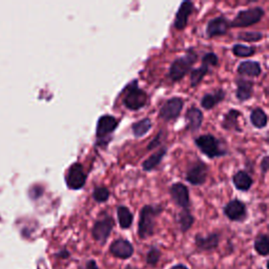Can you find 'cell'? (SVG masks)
<instances>
[{
    "label": "cell",
    "mask_w": 269,
    "mask_h": 269,
    "mask_svg": "<svg viewBox=\"0 0 269 269\" xmlns=\"http://www.w3.org/2000/svg\"><path fill=\"white\" fill-rule=\"evenodd\" d=\"M166 151H167V149L163 148L159 152H157L154 155H152L148 160H145L143 162V164H142L143 169L146 170V172H150V170H152L155 167H157L160 164V162L162 161L163 157L166 155Z\"/></svg>",
    "instance_id": "d4e9b609"
},
{
    "label": "cell",
    "mask_w": 269,
    "mask_h": 269,
    "mask_svg": "<svg viewBox=\"0 0 269 269\" xmlns=\"http://www.w3.org/2000/svg\"><path fill=\"white\" fill-rule=\"evenodd\" d=\"M264 16V10L260 7L241 11L229 23L234 28H247L258 23Z\"/></svg>",
    "instance_id": "5b68a950"
},
{
    "label": "cell",
    "mask_w": 269,
    "mask_h": 269,
    "mask_svg": "<svg viewBox=\"0 0 269 269\" xmlns=\"http://www.w3.org/2000/svg\"><path fill=\"white\" fill-rule=\"evenodd\" d=\"M254 82L246 79L237 80V97L241 101H246L253 96Z\"/></svg>",
    "instance_id": "d6986e66"
},
{
    "label": "cell",
    "mask_w": 269,
    "mask_h": 269,
    "mask_svg": "<svg viewBox=\"0 0 269 269\" xmlns=\"http://www.w3.org/2000/svg\"><path fill=\"white\" fill-rule=\"evenodd\" d=\"M263 37H264L263 34L262 33H258V32H244V33H240L238 35V39L244 40V41H248V42L259 41Z\"/></svg>",
    "instance_id": "d6a6232c"
},
{
    "label": "cell",
    "mask_w": 269,
    "mask_h": 269,
    "mask_svg": "<svg viewBox=\"0 0 269 269\" xmlns=\"http://www.w3.org/2000/svg\"><path fill=\"white\" fill-rule=\"evenodd\" d=\"M183 109V100L181 98H172L167 100L161 107L159 116L165 121L174 120L179 117Z\"/></svg>",
    "instance_id": "9c48e42d"
},
{
    "label": "cell",
    "mask_w": 269,
    "mask_h": 269,
    "mask_svg": "<svg viewBox=\"0 0 269 269\" xmlns=\"http://www.w3.org/2000/svg\"><path fill=\"white\" fill-rule=\"evenodd\" d=\"M230 27L229 22L224 17H217L211 19L206 28V34L208 37H214L219 35H224L227 33Z\"/></svg>",
    "instance_id": "9a60e30c"
},
{
    "label": "cell",
    "mask_w": 269,
    "mask_h": 269,
    "mask_svg": "<svg viewBox=\"0 0 269 269\" xmlns=\"http://www.w3.org/2000/svg\"><path fill=\"white\" fill-rule=\"evenodd\" d=\"M57 256L61 259H67L69 257V253L66 250V249H63L61 250L59 254H57Z\"/></svg>",
    "instance_id": "8d00e7d4"
},
{
    "label": "cell",
    "mask_w": 269,
    "mask_h": 269,
    "mask_svg": "<svg viewBox=\"0 0 269 269\" xmlns=\"http://www.w3.org/2000/svg\"><path fill=\"white\" fill-rule=\"evenodd\" d=\"M151 129H152V121L149 118H145L133 125V134L136 137L140 138L144 136L146 133H149Z\"/></svg>",
    "instance_id": "83f0119b"
},
{
    "label": "cell",
    "mask_w": 269,
    "mask_h": 269,
    "mask_svg": "<svg viewBox=\"0 0 269 269\" xmlns=\"http://www.w3.org/2000/svg\"><path fill=\"white\" fill-rule=\"evenodd\" d=\"M239 117H240V112H238L237 110H230L224 116V119H223V122H222L223 129H225V130H234V131L240 132L241 129L239 128V123H238Z\"/></svg>",
    "instance_id": "cb8c5ba5"
},
{
    "label": "cell",
    "mask_w": 269,
    "mask_h": 269,
    "mask_svg": "<svg viewBox=\"0 0 269 269\" xmlns=\"http://www.w3.org/2000/svg\"><path fill=\"white\" fill-rule=\"evenodd\" d=\"M177 222L182 232H186L193 224L194 219L188 210H183L177 216Z\"/></svg>",
    "instance_id": "484cf974"
},
{
    "label": "cell",
    "mask_w": 269,
    "mask_h": 269,
    "mask_svg": "<svg viewBox=\"0 0 269 269\" xmlns=\"http://www.w3.org/2000/svg\"><path fill=\"white\" fill-rule=\"evenodd\" d=\"M220 242V236L217 232L210 234L207 237H202L201 235H197L194 238L195 246H197L201 250L209 252L213 250L219 246Z\"/></svg>",
    "instance_id": "2e32d148"
},
{
    "label": "cell",
    "mask_w": 269,
    "mask_h": 269,
    "mask_svg": "<svg viewBox=\"0 0 269 269\" xmlns=\"http://www.w3.org/2000/svg\"><path fill=\"white\" fill-rule=\"evenodd\" d=\"M117 216H118V221L121 228L128 229L133 224V213L130 211V209L125 206H119L117 208Z\"/></svg>",
    "instance_id": "603a6c76"
},
{
    "label": "cell",
    "mask_w": 269,
    "mask_h": 269,
    "mask_svg": "<svg viewBox=\"0 0 269 269\" xmlns=\"http://www.w3.org/2000/svg\"><path fill=\"white\" fill-rule=\"evenodd\" d=\"M238 73L243 76L258 77L261 74V66L256 61H243L238 67Z\"/></svg>",
    "instance_id": "ffe728a7"
},
{
    "label": "cell",
    "mask_w": 269,
    "mask_h": 269,
    "mask_svg": "<svg viewBox=\"0 0 269 269\" xmlns=\"http://www.w3.org/2000/svg\"><path fill=\"white\" fill-rule=\"evenodd\" d=\"M261 168L263 170V173H266L268 168H269V160H268V157H265L262 161V164H261Z\"/></svg>",
    "instance_id": "d590c367"
},
{
    "label": "cell",
    "mask_w": 269,
    "mask_h": 269,
    "mask_svg": "<svg viewBox=\"0 0 269 269\" xmlns=\"http://www.w3.org/2000/svg\"><path fill=\"white\" fill-rule=\"evenodd\" d=\"M195 60H197V54L191 50L188 51L184 56L177 58L170 65L169 77L174 81L181 80L189 71Z\"/></svg>",
    "instance_id": "3957f363"
},
{
    "label": "cell",
    "mask_w": 269,
    "mask_h": 269,
    "mask_svg": "<svg viewBox=\"0 0 269 269\" xmlns=\"http://www.w3.org/2000/svg\"><path fill=\"white\" fill-rule=\"evenodd\" d=\"M118 127V120L113 116H102L98 120L96 135L97 138H104L107 135L112 134Z\"/></svg>",
    "instance_id": "4fadbf2b"
},
{
    "label": "cell",
    "mask_w": 269,
    "mask_h": 269,
    "mask_svg": "<svg viewBox=\"0 0 269 269\" xmlns=\"http://www.w3.org/2000/svg\"><path fill=\"white\" fill-rule=\"evenodd\" d=\"M110 253L119 259L127 260L134 255V247L132 243L124 239H119L114 241L110 246Z\"/></svg>",
    "instance_id": "8fae6325"
},
{
    "label": "cell",
    "mask_w": 269,
    "mask_h": 269,
    "mask_svg": "<svg viewBox=\"0 0 269 269\" xmlns=\"http://www.w3.org/2000/svg\"><path fill=\"white\" fill-rule=\"evenodd\" d=\"M162 208L159 206L145 205L140 211L138 234L142 240L152 237L155 232L156 218L161 213Z\"/></svg>",
    "instance_id": "6da1fadb"
},
{
    "label": "cell",
    "mask_w": 269,
    "mask_h": 269,
    "mask_svg": "<svg viewBox=\"0 0 269 269\" xmlns=\"http://www.w3.org/2000/svg\"><path fill=\"white\" fill-rule=\"evenodd\" d=\"M255 249L256 252L263 256L266 257L269 254V240L267 235H260L256 241H255Z\"/></svg>",
    "instance_id": "f1b7e54d"
},
{
    "label": "cell",
    "mask_w": 269,
    "mask_h": 269,
    "mask_svg": "<svg viewBox=\"0 0 269 269\" xmlns=\"http://www.w3.org/2000/svg\"><path fill=\"white\" fill-rule=\"evenodd\" d=\"M186 121L187 130L194 132L198 131L203 122V114L202 112L197 107H190L186 112Z\"/></svg>",
    "instance_id": "ac0fdd59"
},
{
    "label": "cell",
    "mask_w": 269,
    "mask_h": 269,
    "mask_svg": "<svg viewBox=\"0 0 269 269\" xmlns=\"http://www.w3.org/2000/svg\"><path fill=\"white\" fill-rule=\"evenodd\" d=\"M65 181L67 187L74 190L80 189L84 186L86 182V176L80 163H74L69 167Z\"/></svg>",
    "instance_id": "ba28073f"
},
{
    "label": "cell",
    "mask_w": 269,
    "mask_h": 269,
    "mask_svg": "<svg viewBox=\"0 0 269 269\" xmlns=\"http://www.w3.org/2000/svg\"><path fill=\"white\" fill-rule=\"evenodd\" d=\"M232 52L237 57H249L256 52V47L247 46L244 44H236L232 47Z\"/></svg>",
    "instance_id": "f546056e"
},
{
    "label": "cell",
    "mask_w": 269,
    "mask_h": 269,
    "mask_svg": "<svg viewBox=\"0 0 269 269\" xmlns=\"http://www.w3.org/2000/svg\"><path fill=\"white\" fill-rule=\"evenodd\" d=\"M78 269H99L97 265V262L95 260H88L84 264L80 265Z\"/></svg>",
    "instance_id": "836d02e7"
},
{
    "label": "cell",
    "mask_w": 269,
    "mask_h": 269,
    "mask_svg": "<svg viewBox=\"0 0 269 269\" xmlns=\"http://www.w3.org/2000/svg\"><path fill=\"white\" fill-rule=\"evenodd\" d=\"M160 258H161L160 249L153 246V247H151L150 252L148 253V256H146V263H148L149 265L155 266V265L158 264Z\"/></svg>",
    "instance_id": "1f68e13d"
},
{
    "label": "cell",
    "mask_w": 269,
    "mask_h": 269,
    "mask_svg": "<svg viewBox=\"0 0 269 269\" xmlns=\"http://www.w3.org/2000/svg\"><path fill=\"white\" fill-rule=\"evenodd\" d=\"M250 121L257 129H263L267 125V116L262 109H256L250 114Z\"/></svg>",
    "instance_id": "4316f807"
},
{
    "label": "cell",
    "mask_w": 269,
    "mask_h": 269,
    "mask_svg": "<svg viewBox=\"0 0 269 269\" xmlns=\"http://www.w3.org/2000/svg\"><path fill=\"white\" fill-rule=\"evenodd\" d=\"M207 166L201 162H195L189 167L186 173V180L193 185H202L205 183L207 178Z\"/></svg>",
    "instance_id": "30bf717a"
},
{
    "label": "cell",
    "mask_w": 269,
    "mask_h": 269,
    "mask_svg": "<svg viewBox=\"0 0 269 269\" xmlns=\"http://www.w3.org/2000/svg\"><path fill=\"white\" fill-rule=\"evenodd\" d=\"M193 4L191 2H184L179 8L174 21V26L177 30H183L187 26V20L189 15L192 13Z\"/></svg>",
    "instance_id": "e0dca14e"
},
{
    "label": "cell",
    "mask_w": 269,
    "mask_h": 269,
    "mask_svg": "<svg viewBox=\"0 0 269 269\" xmlns=\"http://www.w3.org/2000/svg\"><path fill=\"white\" fill-rule=\"evenodd\" d=\"M225 97V93L220 89L217 91L213 94H206L201 100V105L203 109L205 110H211L212 107H214L219 102H221Z\"/></svg>",
    "instance_id": "44dd1931"
},
{
    "label": "cell",
    "mask_w": 269,
    "mask_h": 269,
    "mask_svg": "<svg viewBox=\"0 0 269 269\" xmlns=\"http://www.w3.org/2000/svg\"><path fill=\"white\" fill-rule=\"evenodd\" d=\"M224 213L231 221H242L246 217V206L240 200H232L224 207Z\"/></svg>",
    "instance_id": "5bb4252c"
},
{
    "label": "cell",
    "mask_w": 269,
    "mask_h": 269,
    "mask_svg": "<svg viewBox=\"0 0 269 269\" xmlns=\"http://www.w3.org/2000/svg\"><path fill=\"white\" fill-rule=\"evenodd\" d=\"M195 145L201 150V152L208 158L213 159L226 155V151L221 149L220 141L212 135H203L195 139Z\"/></svg>",
    "instance_id": "277c9868"
},
{
    "label": "cell",
    "mask_w": 269,
    "mask_h": 269,
    "mask_svg": "<svg viewBox=\"0 0 269 269\" xmlns=\"http://www.w3.org/2000/svg\"><path fill=\"white\" fill-rule=\"evenodd\" d=\"M123 104L131 111H138L148 102V95L138 86L137 80L130 83L125 89Z\"/></svg>",
    "instance_id": "7a4b0ae2"
},
{
    "label": "cell",
    "mask_w": 269,
    "mask_h": 269,
    "mask_svg": "<svg viewBox=\"0 0 269 269\" xmlns=\"http://www.w3.org/2000/svg\"><path fill=\"white\" fill-rule=\"evenodd\" d=\"M170 194L175 203L182 207L184 210H188L189 207V192L188 188L183 183H175L170 187Z\"/></svg>",
    "instance_id": "7c38bea8"
},
{
    "label": "cell",
    "mask_w": 269,
    "mask_h": 269,
    "mask_svg": "<svg viewBox=\"0 0 269 269\" xmlns=\"http://www.w3.org/2000/svg\"><path fill=\"white\" fill-rule=\"evenodd\" d=\"M93 197L97 202H105L110 198V191L106 187H96L93 191Z\"/></svg>",
    "instance_id": "4dcf8cb0"
},
{
    "label": "cell",
    "mask_w": 269,
    "mask_h": 269,
    "mask_svg": "<svg viewBox=\"0 0 269 269\" xmlns=\"http://www.w3.org/2000/svg\"><path fill=\"white\" fill-rule=\"evenodd\" d=\"M218 64V57L213 53H207L202 59V65L199 68H195L191 71L190 84L191 86H197L204 76L209 71L210 66H216Z\"/></svg>",
    "instance_id": "52a82bcc"
},
{
    "label": "cell",
    "mask_w": 269,
    "mask_h": 269,
    "mask_svg": "<svg viewBox=\"0 0 269 269\" xmlns=\"http://www.w3.org/2000/svg\"><path fill=\"white\" fill-rule=\"evenodd\" d=\"M232 181L235 186L239 190H243V191L248 190L253 185V179L246 172H243V170H240V172H238L234 176Z\"/></svg>",
    "instance_id": "7402d4cb"
},
{
    "label": "cell",
    "mask_w": 269,
    "mask_h": 269,
    "mask_svg": "<svg viewBox=\"0 0 269 269\" xmlns=\"http://www.w3.org/2000/svg\"><path fill=\"white\" fill-rule=\"evenodd\" d=\"M170 269H188V268L185 265H183V264H178V265L173 266Z\"/></svg>",
    "instance_id": "74e56055"
},
{
    "label": "cell",
    "mask_w": 269,
    "mask_h": 269,
    "mask_svg": "<svg viewBox=\"0 0 269 269\" xmlns=\"http://www.w3.org/2000/svg\"><path fill=\"white\" fill-rule=\"evenodd\" d=\"M114 219L111 216H105L99 220H97L92 229V236L95 239V241L101 243L102 245L105 244L114 228Z\"/></svg>",
    "instance_id": "8992f818"
},
{
    "label": "cell",
    "mask_w": 269,
    "mask_h": 269,
    "mask_svg": "<svg viewBox=\"0 0 269 269\" xmlns=\"http://www.w3.org/2000/svg\"><path fill=\"white\" fill-rule=\"evenodd\" d=\"M161 133L160 134H158V136L150 143V145H149V148H148V150H153V149H155V148H157V146L160 144V139H161Z\"/></svg>",
    "instance_id": "e575fe53"
}]
</instances>
